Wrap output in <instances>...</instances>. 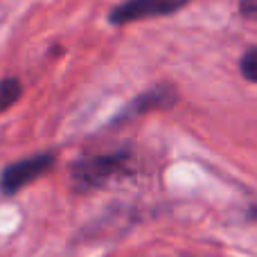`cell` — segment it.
<instances>
[{"instance_id":"cell-1","label":"cell","mask_w":257,"mask_h":257,"mask_svg":"<svg viewBox=\"0 0 257 257\" xmlns=\"http://www.w3.org/2000/svg\"><path fill=\"white\" fill-rule=\"evenodd\" d=\"M128 167V154H102V156H86V158L72 163L70 174L79 190H102L111 181H115Z\"/></svg>"},{"instance_id":"cell-8","label":"cell","mask_w":257,"mask_h":257,"mask_svg":"<svg viewBox=\"0 0 257 257\" xmlns=\"http://www.w3.org/2000/svg\"><path fill=\"white\" fill-rule=\"evenodd\" d=\"M248 217H250V219H255V221H257V205H255V208H250Z\"/></svg>"},{"instance_id":"cell-6","label":"cell","mask_w":257,"mask_h":257,"mask_svg":"<svg viewBox=\"0 0 257 257\" xmlns=\"http://www.w3.org/2000/svg\"><path fill=\"white\" fill-rule=\"evenodd\" d=\"M239 70L246 81L257 84V48H250L244 52V57L239 61Z\"/></svg>"},{"instance_id":"cell-3","label":"cell","mask_w":257,"mask_h":257,"mask_svg":"<svg viewBox=\"0 0 257 257\" xmlns=\"http://www.w3.org/2000/svg\"><path fill=\"white\" fill-rule=\"evenodd\" d=\"M192 0H122L117 7L108 12V23L113 25H128V23L147 21L176 14L178 9L187 7Z\"/></svg>"},{"instance_id":"cell-7","label":"cell","mask_w":257,"mask_h":257,"mask_svg":"<svg viewBox=\"0 0 257 257\" xmlns=\"http://www.w3.org/2000/svg\"><path fill=\"white\" fill-rule=\"evenodd\" d=\"M239 12L244 18H250V21H257V0H241Z\"/></svg>"},{"instance_id":"cell-4","label":"cell","mask_w":257,"mask_h":257,"mask_svg":"<svg viewBox=\"0 0 257 257\" xmlns=\"http://www.w3.org/2000/svg\"><path fill=\"white\" fill-rule=\"evenodd\" d=\"M176 99H178L176 90L169 88V86H156V88H149V90H145V93L138 95L124 111L113 120V124H120V122H124V120H133V117L142 115V113L151 111V108H169Z\"/></svg>"},{"instance_id":"cell-2","label":"cell","mask_w":257,"mask_h":257,"mask_svg":"<svg viewBox=\"0 0 257 257\" xmlns=\"http://www.w3.org/2000/svg\"><path fill=\"white\" fill-rule=\"evenodd\" d=\"M54 163H57V158H54V154H50V151L16 160V163H12L0 174V192H3L5 196H14L16 192H21L23 187L34 183L36 178L45 176V174L54 167Z\"/></svg>"},{"instance_id":"cell-5","label":"cell","mask_w":257,"mask_h":257,"mask_svg":"<svg viewBox=\"0 0 257 257\" xmlns=\"http://www.w3.org/2000/svg\"><path fill=\"white\" fill-rule=\"evenodd\" d=\"M21 95H23V86L18 79L9 77V79L0 81V113H5L12 104H16Z\"/></svg>"}]
</instances>
